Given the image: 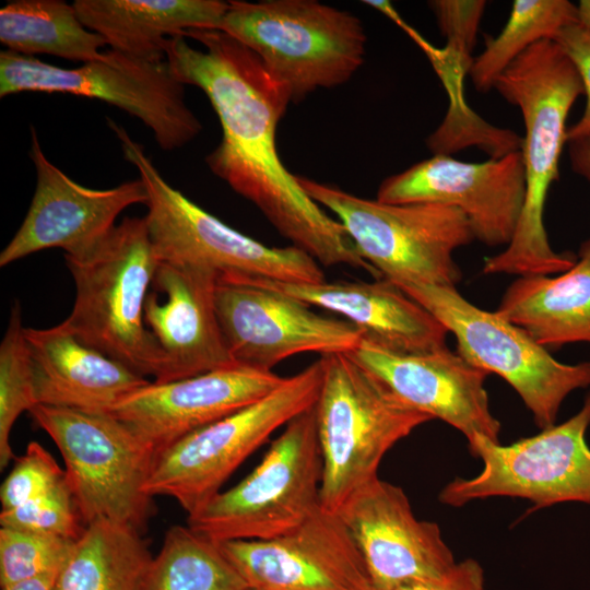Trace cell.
I'll use <instances>...</instances> for the list:
<instances>
[{"mask_svg": "<svg viewBox=\"0 0 590 590\" xmlns=\"http://www.w3.org/2000/svg\"><path fill=\"white\" fill-rule=\"evenodd\" d=\"M248 282L344 317L363 339L404 354L447 346V329L422 305L386 279L373 282L294 283L264 278Z\"/></svg>", "mask_w": 590, "mask_h": 590, "instance_id": "7402d4cb", "label": "cell"}, {"mask_svg": "<svg viewBox=\"0 0 590 590\" xmlns=\"http://www.w3.org/2000/svg\"><path fill=\"white\" fill-rule=\"evenodd\" d=\"M217 281L205 270L158 262L144 321L166 357L165 382L236 364L216 315Z\"/></svg>", "mask_w": 590, "mask_h": 590, "instance_id": "44dd1931", "label": "cell"}, {"mask_svg": "<svg viewBox=\"0 0 590 590\" xmlns=\"http://www.w3.org/2000/svg\"><path fill=\"white\" fill-rule=\"evenodd\" d=\"M1 527L14 528L76 541L85 526L66 481L46 494L20 506L2 509Z\"/></svg>", "mask_w": 590, "mask_h": 590, "instance_id": "d6a6232c", "label": "cell"}, {"mask_svg": "<svg viewBox=\"0 0 590 590\" xmlns=\"http://www.w3.org/2000/svg\"><path fill=\"white\" fill-rule=\"evenodd\" d=\"M14 462L1 485L2 509L13 508L39 497L64 480V470L36 441L30 442L25 453L15 458Z\"/></svg>", "mask_w": 590, "mask_h": 590, "instance_id": "836d02e7", "label": "cell"}, {"mask_svg": "<svg viewBox=\"0 0 590 590\" xmlns=\"http://www.w3.org/2000/svg\"><path fill=\"white\" fill-rule=\"evenodd\" d=\"M494 88L517 106L524 123L520 152L526 198L509 245L484 261V274L554 275L576 258L551 247L544 226L547 192L559 177V157L567 142L566 120L583 94L577 70L553 39H543L521 54L497 79Z\"/></svg>", "mask_w": 590, "mask_h": 590, "instance_id": "7a4b0ae2", "label": "cell"}, {"mask_svg": "<svg viewBox=\"0 0 590 590\" xmlns=\"http://www.w3.org/2000/svg\"><path fill=\"white\" fill-rule=\"evenodd\" d=\"M64 258L75 299L59 324L137 374L165 382L166 357L144 321L158 264L145 217H125L87 252Z\"/></svg>", "mask_w": 590, "mask_h": 590, "instance_id": "3957f363", "label": "cell"}, {"mask_svg": "<svg viewBox=\"0 0 590 590\" xmlns=\"http://www.w3.org/2000/svg\"><path fill=\"white\" fill-rule=\"evenodd\" d=\"M184 86L166 60H144L113 49L74 69L7 49L0 52L1 98L40 92L101 99L140 119L165 151L182 148L202 130L185 102Z\"/></svg>", "mask_w": 590, "mask_h": 590, "instance_id": "7c38bea8", "label": "cell"}, {"mask_svg": "<svg viewBox=\"0 0 590 590\" xmlns=\"http://www.w3.org/2000/svg\"><path fill=\"white\" fill-rule=\"evenodd\" d=\"M123 156L139 172L148 191L144 216L158 262L192 267L220 281L264 278L294 283L326 281L320 264L295 246L269 247L210 214L170 186L144 148L106 118Z\"/></svg>", "mask_w": 590, "mask_h": 590, "instance_id": "5b68a950", "label": "cell"}, {"mask_svg": "<svg viewBox=\"0 0 590 590\" xmlns=\"http://www.w3.org/2000/svg\"><path fill=\"white\" fill-rule=\"evenodd\" d=\"M321 380L319 358L262 399L178 439L155 456L145 493L197 512L278 428L316 403Z\"/></svg>", "mask_w": 590, "mask_h": 590, "instance_id": "9c48e42d", "label": "cell"}, {"mask_svg": "<svg viewBox=\"0 0 590 590\" xmlns=\"http://www.w3.org/2000/svg\"><path fill=\"white\" fill-rule=\"evenodd\" d=\"M30 157L36 169L35 192L20 228L0 253V267L49 248L81 256L114 229L123 210L146 204L140 177L108 189L75 182L46 157L33 127Z\"/></svg>", "mask_w": 590, "mask_h": 590, "instance_id": "2e32d148", "label": "cell"}, {"mask_svg": "<svg viewBox=\"0 0 590 590\" xmlns=\"http://www.w3.org/2000/svg\"><path fill=\"white\" fill-rule=\"evenodd\" d=\"M315 403L322 458L320 507L337 512L358 488L378 477L385 455L433 420L401 400L349 353L321 355Z\"/></svg>", "mask_w": 590, "mask_h": 590, "instance_id": "277c9868", "label": "cell"}, {"mask_svg": "<svg viewBox=\"0 0 590 590\" xmlns=\"http://www.w3.org/2000/svg\"><path fill=\"white\" fill-rule=\"evenodd\" d=\"M321 475L314 404L285 425L250 474L188 516V526L216 542L284 535L320 509Z\"/></svg>", "mask_w": 590, "mask_h": 590, "instance_id": "30bf717a", "label": "cell"}, {"mask_svg": "<svg viewBox=\"0 0 590 590\" xmlns=\"http://www.w3.org/2000/svg\"><path fill=\"white\" fill-rule=\"evenodd\" d=\"M526 198L520 150L485 162L434 154L386 178L376 199L384 203H439L459 209L473 236L491 247L508 246Z\"/></svg>", "mask_w": 590, "mask_h": 590, "instance_id": "5bb4252c", "label": "cell"}, {"mask_svg": "<svg viewBox=\"0 0 590 590\" xmlns=\"http://www.w3.org/2000/svg\"><path fill=\"white\" fill-rule=\"evenodd\" d=\"M487 2L484 0H433L428 7L433 11L447 44L444 50L423 47L432 58L435 69H453L463 78L472 66V50Z\"/></svg>", "mask_w": 590, "mask_h": 590, "instance_id": "1f68e13d", "label": "cell"}, {"mask_svg": "<svg viewBox=\"0 0 590 590\" xmlns=\"http://www.w3.org/2000/svg\"><path fill=\"white\" fill-rule=\"evenodd\" d=\"M0 42L12 52L47 54L83 63L101 60L106 42L61 0H13L0 10Z\"/></svg>", "mask_w": 590, "mask_h": 590, "instance_id": "484cf974", "label": "cell"}, {"mask_svg": "<svg viewBox=\"0 0 590 590\" xmlns=\"http://www.w3.org/2000/svg\"><path fill=\"white\" fill-rule=\"evenodd\" d=\"M495 311L547 350L590 344V237L565 272L518 276Z\"/></svg>", "mask_w": 590, "mask_h": 590, "instance_id": "d4e9b609", "label": "cell"}, {"mask_svg": "<svg viewBox=\"0 0 590 590\" xmlns=\"http://www.w3.org/2000/svg\"><path fill=\"white\" fill-rule=\"evenodd\" d=\"M220 544L255 590H376L349 530L321 507L284 535Z\"/></svg>", "mask_w": 590, "mask_h": 590, "instance_id": "e0dca14e", "label": "cell"}, {"mask_svg": "<svg viewBox=\"0 0 590 590\" xmlns=\"http://www.w3.org/2000/svg\"><path fill=\"white\" fill-rule=\"evenodd\" d=\"M577 9L579 24L590 33V0H581Z\"/></svg>", "mask_w": 590, "mask_h": 590, "instance_id": "f35d334b", "label": "cell"}, {"mask_svg": "<svg viewBox=\"0 0 590 590\" xmlns=\"http://www.w3.org/2000/svg\"><path fill=\"white\" fill-rule=\"evenodd\" d=\"M151 559L141 533L95 522L73 544L57 590H140Z\"/></svg>", "mask_w": 590, "mask_h": 590, "instance_id": "4316f807", "label": "cell"}, {"mask_svg": "<svg viewBox=\"0 0 590 590\" xmlns=\"http://www.w3.org/2000/svg\"><path fill=\"white\" fill-rule=\"evenodd\" d=\"M246 590H255V589L248 588V589H246Z\"/></svg>", "mask_w": 590, "mask_h": 590, "instance_id": "ab89813d", "label": "cell"}, {"mask_svg": "<svg viewBox=\"0 0 590 590\" xmlns=\"http://www.w3.org/2000/svg\"><path fill=\"white\" fill-rule=\"evenodd\" d=\"M589 427L590 392L575 415L536 435L508 445L476 436L468 444L482 460V470L470 479H453L438 498L451 507L502 496L527 499L539 509L566 502L590 504Z\"/></svg>", "mask_w": 590, "mask_h": 590, "instance_id": "4fadbf2b", "label": "cell"}, {"mask_svg": "<svg viewBox=\"0 0 590 590\" xmlns=\"http://www.w3.org/2000/svg\"><path fill=\"white\" fill-rule=\"evenodd\" d=\"M38 404L109 413L151 381L82 343L60 324L24 329Z\"/></svg>", "mask_w": 590, "mask_h": 590, "instance_id": "603a6c76", "label": "cell"}, {"mask_svg": "<svg viewBox=\"0 0 590 590\" xmlns=\"http://www.w3.org/2000/svg\"><path fill=\"white\" fill-rule=\"evenodd\" d=\"M567 143L574 172L590 182V137Z\"/></svg>", "mask_w": 590, "mask_h": 590, "instance_id": "8d00e7d4", "label": "cell"}, {"mask_svg": "<svg viewBox=\"0 0 590 590\" xmlns=\"http://www.w3.org/2000/svg\"><path fill=\"white\" fill-rule=\"evenodd\" d=\"M22 322V308L12 305L9 324L0 344V468L15 460L10 444L17 417L38 404L32 358Z\"/></svg>", "mask_w": 590, "mask_h": 590, "instance_id": "f546056e", "label": "cell"}, {"mask_svg": "<svg viewBox=\"0 0 590 590\" xmlns=\"http://www.w3.org/2000/svg\"><path fill=\"white\" fill-rule=\"evenodd\" d=\"M284 378L235 364L179 380L151 381L109 413L157 455L186 435L262 399Z\"/></svg>", "mask_w": 590, "mask_h": 590, "instance_id": "d6986e66", "label": "cell"}, {"mask_svg": "<svg viewBox=\"0 0 590 590\" xmlns=\"http://www.w3.org/2000/svg\"><path fill=\"white\" fill-rule=\"evenodd\" d=\"M81 22L110 49L165 60V44L190 30H220L228 9L221 0H75Z\"/></svg>", "mask_w": 590, "mask_h": 590, "instance_id": "cb8c5ba5", "label": "cell"}, {"mask_svg": "<svg viewBox=\"0 0 590 590\" xmlns=\"http://www.w3.org/2000/svg\"><path fill=\"white\" fill-rule=\"evenodd\" d=\"M298 177L305 192L344 226L358 256L393 284L455 286L462 274L453 252L475 240L457 208L439 203H384Z\"/></svg>", "mask_w": 590, "mask_h": 590, "instance_id": "52a82bcc", "label": "cell"}, {"mask_svg": "<svg viewBox=\"0 0 590 590\" xmlns=\"http://www.w3.org/2000/svg\"><path fill=\"white\" fill-rule=\"evenodd\" d=\"M56 444L84 526L109 522L139 533L153 514L145 484L155 452L110 413L37 404L28 412Z\"/></svg>", "mask_w": 590, "mask_h": 590, "instance_id": "ba28073f", "label": "cell"}, {"mask_svg": "<svg viewBox=\"0 0 590 590\" xmlns=\"http://www.w3.org/2000/svg\"><path fill=\"white\" fill-rule=\"evenodd\" d=\"M60 570L47 573L2 587L1 590H57Z\"/></svg>", "mask_w": 590, "mask_h": 590, "instance_id": "74e56055", "label": "cell"}, {"mask_svg": "<svg viewBox=\"0 0 590 590\" xmlns=\"http://www.w3.org/2000/svg\"><path fill=\"white\" fill-rule=\"evenodd\" d=\"M75 541L1 527L0 586L60 570Z\"/></svg>", "mask_w": 590, "mask_h": 590, "instance_id": "4dcf8cb0", "label": "cell"}, {"mask_svg": "<svg viewBox=\"0 0 590 590\" xmlns=\"http://www.w3.org/2000/svg\"><path fill=\"white\" fill-rule=\"evenodd\" d=\"M578 22L577 5L568 0H516L509 19L496 37L473 59L469 74L477 92L494 88L500 74L529 47Z\"/></svg>", "mask_w": 590, "mask_h": 590, "instance_id": "f1b7e54d", "label": "cell"}, {"mask_svg": "<svg viewBox=\"0 0 590 590\" xmlns=\"http://www.w3.org/2000/svg\"><path fill=\"white\" fill-rule=\"evenodd\" d=\"M335 514L376 590L437 577L456 563L438 524L417 519L404 491L379 477L353 493Z\"/></svg>", "mask_w": 590, "mask_h": 590, "instance_id": "ac0fdd59", "label": "cell"}, {"mask_svg": "<svg viewBox=\"0 0 590 590\" xmlns=\"http://www.w3.org/2000/svg\"><path fill=\"white\" fill-rule=\"evenodd\" d=\"M553 40L574 64L586 94L580 119L567 129V142L590 137V33L577 22L562 28Z\"/></svg>", "mask_w": 590, "mask_h": 590, "instance_id": "e575fe53", "label": "cell"}, {"mask_svg": "<svg viewBox=\"0 0 590 590\" xmlns=\"http://www.w3.org/2000/svg\"><path fill=\"white\" fill-rule=\"evenodd\" d=\"M219 31L253 51L292 102L344 84L365 59L361 20L316 0H232Z\"/></svg>", "mask_w": 590, "mask_h": 590, "instance_id": "8992f818", "label": "cell"}, {"mask_svg": "<svg viewBox=\"0 0 590 590\" xmlns=\"http://www.w3.org/2000/svg\"><path fill=\"white\" fill-rule=\"evenodd\" d=\"M394 590H485L484 570L475 559L467 558L437 577L405 582Z\"/></svg>", "mask_w": 590, "mask_h": 590, "instance_id": "d590c367", "label": "cell"}, {"mask_svg": "<svg viewBox=\"0 0 590 590\" xmlns=\"http://www.w3.org/2000/svg\"><path fill=\"white\" fill-rule=\"evenodd\" d=\"M381 379L401 400L462 433L499 441L484 387L487 373L447 346L415 354L397 353L362 339L349 353Z\"/></svg>", "mask_w": 590, "mask_h": 590, "instance_id": "ffe728a7", "label": "cell"}, {"mask_svg": "<svg viewBox=\"0 0 590 590\" xmlns=\"http://www.w3.org/2000/svg\"><path fill=\"white\" fill-rule=\"evenodd\" d=\"M248 585L216 542L174 526L152 557L140 590H246Z\"/></svg>", "mask_w": 590, "mask_h": 590, "instance_id": "83f0119b", "label": "cell"}, {"mask_svg": "<svg viewBox=\"0 0 590 590\" xmlns=\"http://www.w3.org/2000/svg\"><path fill=\"white\" fill-rule=\"evenodd\" d=\"M165 57L174 76L202 90L219 117L222 139L205 157L210 170L319 264H345L377 278L344 226L281 161L276 129L292 97L259 57L219 30H190L168 38Z\"/></svg>", "mask_w": 590, "mask_h": 590, "instance_id": "6da1fadb", "label": "cell"}, {"mask_svg": "<svg viewBox=\"0 0 590 590\" xmlns=\"http://www.w3.org/2000/svg\"><path fill=\"white\" fill-rule=\"evenodd\" d=\"M215 309L236 364L272 370L303 352L351 353L363 333L350 321L311 311L294 297L240 281H217Z\"/></svg>", "mask_w": 590, "mask_h": 590, "instance_id": "9a60e30c", "label": "cell"}, {"mask_svg": "<svg viewBox=\"0 0 590 590\" xmlns=\"http://www.w3.org/2000/svg\"><path fill=\"white\" fill-rule=\"evenodd\" d=\"M428 310L457 340V353L471 365L496 374L519 394L535 424L555 425L564 400L590 387V362L556 361L523 329L476 307L455 286L396 284Z\"/></svg>", "mask_w": 590, "mask_h": 590, "instance_id": "8fae6325", "label": "cell"}]
</instances>
